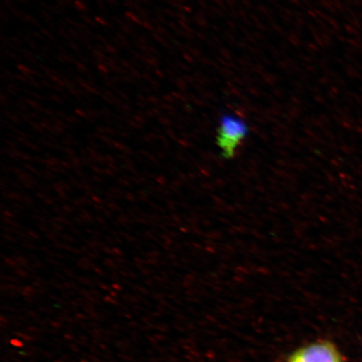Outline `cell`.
I'll return each mask as SVG.
<instances>
[{
    "label": "cell",
    "instance_id": "obj_1",
    "mask_svg": "<svg viewBox=\"0 0 362 362\" xmlns=\"http://www.w3.org/2000/svg\"><path fill=\"white\" fill-rule=\"evenodd\" d=\"M249 134V127L241 117L233 113L221 115L217 128L216 144L221 155L225 158H233Z\"/></svg>",
    "mask_w": 362,
    "mask_h": 362
},
{
    "label": "cell",
    "instance_id": "obj_2",
    "mask_svg": "<svg viewBox=\"0 0 362 362\" xmlns=\"http://www.w3.org/2000/svg\"><path fill=\"white\" fill-rule=\"evenodd\" d=\"M288 362H345L337 346L332 341H320L298 348Z\"/></svg>",
    "mask_w": 362,
    "mask_h": 362
}]
</instances>
